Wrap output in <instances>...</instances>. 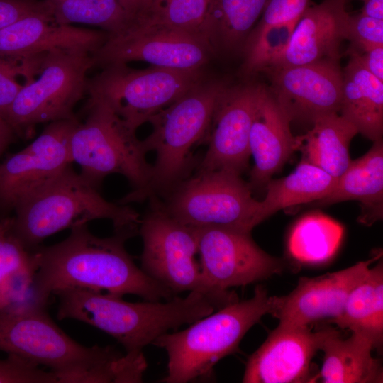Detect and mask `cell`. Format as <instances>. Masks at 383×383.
Returning a JSON list of instances; mask_svg holds the SVG:
<instances>
[{
	"label": "cell",
	"mask_w": 383,
	"mask_h": 383,
	"mask_svg": "<svg viewBox=\"0 0 383 383\" xmlns=\"http://www.w3.org/2000/svg\"><path fill=\"white\" fill-rule=\"evenodd\" d=\"M350 55L343 70L342 96L338 113L358 133L375 141L383 133V82Z\"/></svg>",
	"instance_id": "obj_23"
},
{
	"label": "cell",
	"mask_w": 383,
	"mask_h": 383,
	"mask_svg": "<svg viewBox=\"0 0 383 383\" xmlns=\"http://www.w3.org/2000/svg\"><path fill=\"white\" fill-rule=\"evenodd\" d=\"M363 2L362 15L383 20V0H360Z\"/></svg>",
	"instance_id": "obj_41"
},
{
	"label": "cell",
	"mask_w": 383,
	"mask_h": 383,
	"mask_svg": "<svg viewBox=\"0 0 383 383\" xmlns=\"http://www.w3.org/2000/svg\"><path fill=\"white\" fill-rule=\"evenodd\" d=\"M312 124L306 134L296 136L297 150L302 152L303 160L338 179L351 161L349 146L358 131L338 113L321 116Z\"/></svg>",
	"instance_id": "obj_26"
},
{
	"label": "cell",
	"mask_w": 383,
	"mask_h": 383,
	"mask_svg": "<svg viewBox=\"0 0 383 383\" xmlns=\"http://www.w3.org/2000/svg\"><path fill=\"white\" fill-rule=\"evenodd\" d=\"M16 137L17 135L11 126L0 115V157Z\"/></svg>",
	"instance_id": "obj_40"
},
{
	"label": "cell",
	"mask_w": 383,
	"mask_h": 383,
	"mask_svg": "<svg viewBox=\"0 0 383 383\" xmlns=\"http://www.w3.org/2000/svg\"><path fill=\"white\" fill-rule=\"evenodd\" d=\"M228 84L205 78L172 104L152 116L150 134L141 140L144 150L155 152L147 187L118 203L128 205L155 196H165L189 177L193 147L209 131L221 94Z\"/></svg>",
	"instance_id": "obj_4"
},
{
	"label": "cell",
	"mask_w": 383,
	"mask_h": 383,
	"mask_svg": "<svg viewBox=\"0 0 383 383\" xmlns=\"http://www.w3.org/2000/svg\"><path fill=\"white\" fill-rule=\"evenodd\" d=\"M213 54L197 35L157 24L134 23L109 35L91 56L101 68L133 61L182 70L201 69Z\"/></svg>",
	"instance_id": "obj_12"
},
{
	"label": "cell",
	"mask_w": 383,
	"mask_h": 383,
	"mask_svg": "<svg viewBox=\"0 0 383 383\" xmlns=\"http://www.w3.org/2000/svg\"><path fill=\"white\" fill-rule=\"evenodd\" d=\"M269 0H209L199 36L214 54L241 51Z\"/></svg>",
	"instance_id": "obj_24"
},
{
	"label": "cell",
	"mask_w": 383,
	"mask_h": 383,
	"mask_svg": "<svg viewBox=\"0 0 383 383\" xmlns=\"http://www.w3.org/2000/svg\"><path fill=\"white\" fill-rule=\"evenodd\" d=\"M35 14L51 16L46 4L40 0H0V29Z\"/></svg>",
	"instance_id": "obj_38"
},
{
	"label": "cell",
	"mask_w": 383,
	"mask_h": 383,
	"mask_svg": "<svg viewBox=\"0 0 383 383\" xmlns=\"http://www.w3.org/2000/svg\"><path fill=\"white\" fill-rule=\"evenodd\" d=\"M46 305L33 300L0 310V350L49 369L59 383H140L148 363L143 353L85 346L60 329Z\"/></svg>",
	"instance_id": "obj_1"
},
{
	"label": "cell",
	"mask_w": 383,
	"mask_h": 383,
	"mask_svg": "<svg viewBox=\"0 0 383 383\" xmlns=\"http://www.w3.org/2000/svg\"><path fill=\"white\" fill-rule=\"evenodd\" d=\"M57 377L14 355L0 359V383H57Z\"/></svg>",
	"instance_id": "obj_34"
},
{
	"label": "cell",
	"mask_w": 383,
	"mask_h": 383,
	"mask_svg": "<svg viewBox=\"0 0 383 383\" xmlns=\"http://www.w3.org/2000/svg\"><path fill=\"white\" fill-rule=\"evenodd\" d=\"M150 209L140 218L138 233L143 240L140 268L149 277L174 295L199 292L219 308L238 300L231 291H218L205 279L198 253L196 228L180 223L162 208L157 197H151Z\"/></svg>",
	"instance_id": "obj_9"
},
{
	"label": "cell",
	"mask_w": 383,
	"mask_h": 383,
	"mask_svg": "<svg viewBox=\"0 0 383 383\" xmlns=\"http://www.w3.org/2000/svg\"><path fill=\"white\" fill-rule=\"evenodd\" d=\"M348 54L356 57L365 70L383 82V45L365 50L350 48Z\"/></svg>",
	"instance_id": "obj_39"
},
{
	"label": "cell",
	"mask_w": 383,
	"mask_h": 383,
	"mask_svg": "<svg viewBox=\"0 0 383 383\" xmlns=\"http://www.w3.org/2000/svg\"><path fill=\"white\" fill-rule=\"evenodd\" d=\"M297 23L254 27L243 45L240 74L244 78L265 73L285 51Z\"/></svg>",
	"instance_id": "obj_32"
},
{
	"label": "cell",
	"mask_w": 383,
	"mask_h": 383,
	"mask_svg": "<svg viewBox=\"0 0 383 383\" xmlns=\"http://www.w3.org/2000/svg\"><path fill=\"white\" fill-rule=\"evenodd\" d=\"M265 87L247 82L225 87L214 111L209 147L198 170H227L241 174L246 170L251 156L250 132Z\"/></svg>",
	"instance_id": "obj_15"
},
{
	"label": "cell",
	"mask_w": 383,
	"mask_h": 383,
	"mask_svg": "<svg viewBox=\"0 0 383 383\" xmlns=\"http://www.w3.org/2000/svg\"><path fill=\"white\" fill-rule=\"evenodd\" d=\"M376 253L349 267L315 277H301L289 294L274 296L271 315L279 323L309 326L316 321L337 318L353 288L363 278L370 265L380 259Z\"/></svg>",
	"instance_id": "obj_18"
},
{
	"label": "cell",
	"mask_w": 383,
	"mask_h": 383,
	"mask_svg": "<svg viewBox=\"0 0 383 383\" xmlns=\"http://www.w3.org/2000/svg\"><path fill=\"white\" fill-rule=\"evenodd\" d=\"M371 343L356 333L344 339L335 329L325 339L323 360L314 380L324 383L382 382V367L372 355Z\"/></svg>",
	"instance_id": "obj_25"
},
{
	"label": "cell",
	"mask_w": 383,
	"mask_h": 383,
	"mask_svg": "<svg viewBox=\"0 0 383 383\" xmlns=\"http://www.w3.org/2000/svg\"><path fill=\"white\" fill-rule=\"evenodd\" d=\"M18 74H22L19 62L0 57V115L3 117L23 87L16 79Z\"/></svg>",
	"instance_id": "obj_37"
},
{
	"label": "cell",
	"mask_w": 383,
	"mask_h": 383,
	"mask_svg": "<svg viewBox=\"0 0 383 383\" xmlns=\"http://www.w3.org/2000/svg\"><path fill=\"white\" fill-rule=\"evenodd\" d=\"M291 121L265 87L250 132L249 149L254 160L250 186L266 184L297 151L296 136L291 131Z\"/></svg>",
	"instance_id": "obj_21"
},
{
	"label": "cell",
	"mask_w": 383,
	"mask_h": 383,
	"mask_svg": "<svg viewBox=\"0 0 383 383\" xmlns=\"http://www.w3.org/2000/svg\"><path fill=\"white\" fill-rule=\"evenodd\" d=\"M204 277L218 291L245 286L282 272L284 262L262 250L250 233L223 228H196Z\"/></svg>",
	"instance_id": "obj_14"
},
{
	"label": "cell",
	"mask_w": 383,
	"mask_h": 383,
	"mask_svg": "<svg viewBox=\"0 0 383 383\" xmlns=\"http://www.w3.org/2000/svg\"><path fill=\"white\" fill-rule=\"evenodd\" d=\"M108 36L103 30L57 24L49 15H30L0 29V57L21 61L57 50L92 54Z\"/></svg>",
	"instance_id": "obj_20"
},
{
	"label": "cell",
	"mask_w": 383,
	"mask_h": 383,
	"mask_svg": "<svg viewBox=\"0 0 383 383\" xmlns=\"http://www.w3.org/2000/svg\"><path fill=\"white\" fill-rule=\"evenodd\" d=\"M309 0H269L257 28L297 23L308 7Z\"/></svg>",
	"instance_id": "obj_36"
},
{
	"label": "cell",
	"mask_w": 383,
	"mask_h": 383,
	"mask_svg": "<svg viewBox=\"0 0 383 383\" xmlns=\"http://www.w3.org/2000/svg\"><path fill=\"white\" fill-rule=\"evenodd\" d=\"M29 60L40 76L23 85L4 116L23 138L37 125L77 116L74 109L87 94V74L94 67L91 54L79 51L57 50Z\"/></svg>",
	"instance_id": "obj_8"
},
{
	"label": "cell",
	"mask_w": 383,
	"mask_h": 383,
	"mask_svg": "<svg viewBox=\"0 0 383 383\" xmlns=\"http://www.w3.org/2000/svg\"><path fill=\"white\" fill-rule=\"evenodd\" d=\"M343 235V228L338 221L321 212H311L292 227L287 240L288 251L301 263H324L338 250Z\"/></svg>",
	"instance_id": "obj_30"
},
{
	"label": "cell",
	"mask_w": 383,
	"mask_h": 383,
	"mask_svg": "<svg viewBox=\"0 0 383 383\" xmlns=\"http://www.w3.org/2000/svg\"><path fill=\"white\" fill-rule=\"evenodd\" d=\"M349 200L361 203L362 213L359 221L370 225L382 218L383 203V142L374 141L372 148L362 157L351 160L345 172L325 197L316 201L330 205Z\"/></svg>",
	"instance_id": "obj_22"
},
{
	"label": "cell",
	"mask_w": 383,
	"mask_h": 383,
	"mask_svg": "<svg viewBox=\"0 0 383 383\" xmlns=\"http://www.w3.org/2000/svg\"><path fill=\"white\" fill-rule=\"evenodd\" d=\"M133 236L114 231L100 238L84 224L71 228L60 243L39 245L33 250L37 265L33 300L47 305L51 294L74 288L133 294L145 301L172 299L175 295L145 274L127 252L125 242Z\"/></svg>",
	"instance_id": "obj_2"
},
{
	"label": "cell",
	"mask_w": 383,
	"mask_h": 383,
	"mask_svg": "<svg viewBox=\"0 0 383 383\" xmlns=\"http://www.w3.org/2000/svg\"><path fill=\"white\" fill-rule=\"evenodd\" d=\"M348 0H323L307 7L293 30L285 51L272 70L329 60L339 62L340 46L348 38Z\"/></svg>",
	"instance_id": "obj_19"
},
{
	"label": "cell",
	"mask_w": 383,
	"mask_h": 383,
	"mask_svg": "<svg viewBox=\"0 0 383 383\" xmlns=\"http://www.w3.org/2000/svg\"><path fill=\"white\" fill-rule=\"evenodd\" d=\"M350 48L365 50L383 45V20L362 13L350 16L348 28Z\"/></svg>",
	"instance_id": "obj_35"
},
{
	"label": "cell",
	"mask_w": 383,
	"mask_h": 383,
	"mask_svg": "<svg viewBox=\"0 0 383 383\" xmlns=\"http://www.w3.org/2000/svg\"><path fill=\"white\" fill-rule=\"evenodd\" d=\"M368 340L374 349L383 343V264L369 267L349 293L340 314L331 321Z\"/></svg>",
	"instance_id": "obj_27"
},
{
	"label": "cell",
	"mask_w": 383,
	"mask_h": 383,
	"mask_svg": "<svg viewBox=\"0 0 383 383\" xmlns=\"http://www.w3.org/2000/svg\"><path fill=\"white\" fill-rule=\"evenodd\" d=\"M336 182L322 169L302 160L288 175L267 182L266 195L259 202L260 223L282 209L319 201L331 192Z\"/></svg>",
	"instance_id": "obj_28"
},
{
	"label": "cell",
	"mask_w": 383,
	"mask_h": 383,
	"mask_svg": "<svg viewBox=\"0 0 383 383\" xmlns=\"http://www.w3.org/2000/svg\"><path fill=\"white\" fill-rule=\"evenodd\" d=\"M57 318L77 320L113 337L126 353H143L160 335L177 330L219 309L211 298L199 292L164 302H128L116 294L74 288L57 293Z\"/></svg>",
	"instance_id": "obj_3"
},
{
	"label": "cell",
	"mask_w": 383,
	"mask_h": 383,
	"mask_svg": "<svg viewBox=\"0 0 383 383\" xmlns=\"http://www.w3.org/2000/svg\"><path fill=\"white\" fill-rule=\"evenodd\" d=\"M209 2V0H152L136 23L162 25L199 36Z\"/></svg>",
	"instance_id": "obj_33"
},
{
	"label": "cell",
	"mask_w": 383,
	"mask_h": 383,
	"mask_svg": "<svg viewBox=\"0 0 383 383\" xmlns=\"http://www.w3.org/2000/svg\"><path fill=\"white\" fill-rule=\"evenodd\" d=\"M160 204L180 223L194 228H223L248 233L260 224V201L240 174L198 170L179 183Z\"/></svg>",
	"instance_id": "obj_10"
},
{
	"label": "cell",
	"mask_w": 383,
	"mask_h": 383,
	"mask_svg": "<svg viewBox=\"0 0 383 383\" xmlns=\"http://www.w3.org/2000/svg\"><path fill=\"white\" fill-rule=\"evenodd\" d=\"M77 121L76 116L49 123L27 147L0 162V218L71 165L70 140Z\"/></svg>",
	"instance_id": "obj_13"
},
{
	"label": "cell",
	"mask_w": 383,
	"mask_h": 383,
	"mask_svg": "<svg viewBox=\"0 0 383 383\" xmlns=\"http://www.w3.org/2000/svg\"><path fill=\"white\" fill-rule=\"evenodd\" d=\"M335 330L313 331L309 326L280 324L249 357L244 383H297L311 379V363Z\"/></svg>",
	"instance_id": "obj_17"
},
{
	"label": "cell",
	"mask_w": 383,
	"mask_h": 383,
	"mask_svg": "<svg viewBox=\"0 0 383 383\" xmlns=\"http://www.w3.org/2000/svg\"><path fill=\"white\" fill-rule=\"evenodd\" d=\"M268 90L291 121L313 122L338 113L343 70L339 62L323 60L270 70Z\"/></svg>",
	"instance_id": "obj_16"
},
{
	"label": "cell",
	"mask_w": 383,
	"mask_h": 383,
	"mask_svg": "<svg viewBox=\"0 0 383 383\" xmlns=\"http://www.w3.org/2000/svg\"><path fill=\"white\" fill-rule=\"evenodd\" d=\"M274 296L256 286L249 299L227 304L194 322L184 330L165 333L152 345L167 355L164 383L210 380L215 365L235 352L246 333L267 313L271 314Z\"/></svg>",
	"instance_id": "obj_5"
},
{
	"label": "cell",
	"mask_w": 383,
	"mask_h": 383,
	"mask_svg": "<svg viewBox=\"0 0 383 383\" xmlns=\"http://www.w3.org/2000/svg\"><path fill=\"white\" fill-rule=\"evenodd\" d=\"M36 270L33 250L13 231V217L0 218V310L25 300Z\"/></svg>",
	"instance_id": "obj_29"
},
{
	"label": "cell",
	"mask_w": 383,
	"mask_h": 383,
	"mask_svg": "<svg viewBox=\"0 0 383 383\" xmlns=\"http://www.w3.org/2000/svg\"><path fill=\"white\" fill-rule=\"evenodd\" d=\"M60 25L84 23L99 27L109 35L121 33L136 21L118 0H40Z\"/></svg>",
	"instance_id": "obj_31"
},
{
	"label": "cell",
	"mask_w": 383,
	"mask_h": 383,
	"mask_svg": "<svg viewBox=\"0 0 383 383\" xmlns=\"http://www.w3.org/2000/svg\"><path fill=\"white\" fill-rule=\"evenodd\" d=\"M102 69L99 74L87 79V94L102 99L134 132L206 78L202 69L152 67L135 70L127 64Z\"/></svg>",
	"instance_id": "obj_11"
},
{
	"label": "cell",
	"mask_w": 383,
	"mask_h": 383,
	"mask_svg": "<svg viewBox=\"0 0 383 383\" xmlns=\"http://www.w3.org/2000/svg\"><path fill=\"white\" fill-rule=\"evenodd\" d=\"M78 121L71 133L70 152L77 163L80 174L98 189L105 177L118 174L133 187L126 196L142 192L150 179L152 165L135 132L129 129L99 96L87 93Z\"/></svg>",
	"instance_id": "obj_7"
},
{
	"label": "cell",
	"mask_w": 383,
	"mask_h": 383,
	"mask_svg": "<svg viewBox=\"0 0 383 383\" xmlns=\"http://www.w3.org/2000/svg\"><path fill=\"white\" fill-rule=\"evenodd\" d=\"M136 18L140 19L147 11L152 0H118Z\"/></svg>",
	"instance_id": "obj_42"
},
{
	"label": "cell",
	"mask_w": 383,
	"mask_h": 383,
	"mask_svg": "<svg viewBox=\"0 0 383 383\" xmlns=\"http://www.w3.org/2000/svg\"><path fill=\"white\" fill-rule=\"evenodd\" d=\"M14 211L13 231L31 251L56 233L97 219L111 221L114 231L135 235L141 218L128 205L106 200L71 165Z\"/></svg>",
	"instance_id": "obj_6"
}]
</instances>
